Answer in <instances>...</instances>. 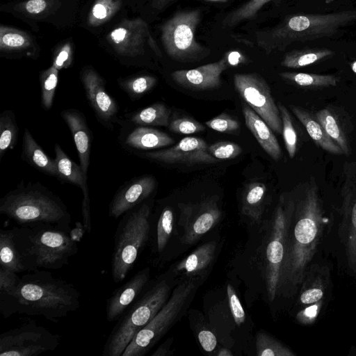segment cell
Listing matches in <instances>:
<instances>
[{"instance_id": "obj_56", "label": "cell", "mask_w": 356, "mask_h": 356, "mask_svg": "<svg viewBox=\"0 0 356 356\" xmlns=\"http://www.w3.org/2000/svg\"><path fill=\"white\" fill-rule=\"evenodd\" d=\"M350 355L356 356V347L350 351Z\"/></svg>"}, {"instance_id": "obj_13", "label": "cell", "mask_w": 356, "mask_h": 356, "mask_svg": "<svg viewBox=\"0 0 356 356\" xmlns=\"http://www.w3.org/2000/svg\"><path fill=\"white\" fill-rule=\"evenodd\" d=\"M330 270L323 264H311L299 287V309L296 321L301 325L314 324L327 300L330 284Z\"/></svg>"}, {"instance_id": "obj_47", "label": "cell", "mask_w": 356, "mask_h": 356, "mask_svg": "<svg viewBox=\"0 0 356 356\" xmlns=\"http://www.w3.org/2000/svg\"><path fill=\"white\" fill-rule=\"evenodd\" d=\"M19 279L18 273L0 267V296L11 293L16 287Z\"/></svg>"}, {"instance_id": "obj_37", "label": "cell", "mask_w": 356, "mask_h": 356, "mask_svg": "<svg viewBox=\"0 0 356 356\" xmlns=\"http://www.w3.org/2000/svg\"><path fill=\"white\" fill-rule=\"evenodd\" d=\"M156 81L154 76L143 74L122 79L118 84L131 99H136L150 91Z\"/></svg>"}, {"instance_id": "obj_26", "label": "cell", "mask_w": 356, "mask_h": 356, "mask_svg": "<svg viewBox=\"0 0 356 356\" xmlns=\"http://www.w3.org/2000/svg\"><path fill=\"white\" fill-rule=\"evenodd\" d=\"M54 152L56 154L54 161L58 173V179L76 185L83 191V199L90 200L87 176L84 174L81 165L72 161L59 145H55Z\"/></svg>"}, {"instance_id": "obj_16", "label": "cell", "mask_w": 356, "mask_h": 356, "mask_svg": "<svg viewBox=\"0 0 356 356\" xmlns=\"http://www.w3.org/2000/svg\"><path fill=\"white\" fill-rule=\"evenodd\" d=\"M86 98L98 120L109 128L117 119L119 106L108 95L102 77L92 68L86 67L81 74Z\"/></svg>"}, {"instance_id": "obj_24", "label": "cell", "mask_w": 356, "mask_h": 356, "mask_svg": "<svg viewBox=\"0 0 356 356\" xmlns=\"http://www.w3.org/2000/svg\"><path fill=\"white\" fill-rule=\"evenodd\" d=\"M22 157L28 164L50 176L58 177L54 159H51L25 128L22 140Z\"/></svg>"}, {"instance_id": "obj_15", "label": "cell", "mask_w": 356, "mask_h": 356, "mask_svg": "<svg viewBox=\"0 0 356 356\" xmlns=\"http://www.w3.org/2000/svg\"><path fill=\"white\" fill-rule=\"evenodd\" d=\"M209 145L200 138L186 137L172 147L144 154V157L167 164L215 163L220 160L208 150Z\"/></svg>"}, {"instance_id": "obj_10", "label": "cell", "mask_w": 356, "mask_h": 356, "mask_svg": "<svg viewBox=\"0 0 356 356\" xmlns=\"http://www.w3.org/2000/svg\"><path fill=\"white\" fill-rule=\"evenodd\" d=\"M294 211V200L281 196L273 215L265 250V280L269 301L280 293L288 232Z\"/></svg>"}, {"instance_id": "obj_50", "label": "cell", "mask_w": 356, "mask_h": 356, "mask_svg": "<svg viewBox=\"0 0 356 356\" xmlns=\"http://www.w3.org/2000/svg\"><path fill=\"white\" fill-rule=\"evenodd\" d=\"M48 0H29L24 3V8L29 14H39L44 11L49 5Z\"/></svg>"}, {"instance_id": "obj_57", "label": "cell", "mask_w": 356, "mask_h": 356, "mask_svg": "<svg viewBox=\"0 0 356 356\" xmlns=\"http://www.w3.org/2000/svg\"><path fill=\"white\" fill-rule=\"evenodd\" d=\"M316 1H323L325 3H330V2L333 1L334 0H316Z\"/></svg>"}, {"instance_id": "obj_1", "label": "cell", "mask_w": 356, "mask_h": 356, "mask_svg": "<svg viewBox=\"0 0 356 356\" xmlns=\"http://www.w3.org/2000/svg\"><path fill=\"white\" fill-rule=\"evenodd\" d=\"M327 221L318 186L312 179L303 193L294 200L280 293L293 296L298 291L312 264Z\"/></svg>"}, {"instance_id": "obj_6", "label": "cell", "mask_w": 356, "mask_h": 356, "mask_svg": "<svg viewBox=\"0 0 356 356\" xmlns=\"http://www.w3.org/2000/svg\"><path fill=\"white\" fill-rule=\"evenodd\" d=\"M150 220L149 202H143L122 216L115 232L111 259V275L115 284L125 279L148 243Z\"/></svg>"}, {"instance_id": "obj_45", "label": "cell", "mask_w": 356, "mask_h": 356, "mask_svg": "<svg viewBox=\"0 0 356 356\" xmlns=\"http://www.w3.org/2000/svg\"><path fill=\"white\" fill-rule=\"evenodd\" d=\"M168 126L172 132L182 134H192L205 130L204 125L187 117L173 120Z\"/></svg>"}, {"instance_id": "obj_42", "label": "cell", "mask_w": 356, "mask_h": 356, "mask_svg": "<svg viewBox=\"0 0 356 356\" xmlns=\"http://www.w3.org/2000/svg\"><path fill=\"white\" fill-rule=\"evenodd\" d=\"M280 115L282 121V134L285 147L289 156L293 158L297 147V135L293 127L291 115L287 108L281 102H278Z\"/></svg>"}, {"instance_id": "obj_48", "label": "cell", "mask_w": 356, "mask_h": 356, "mask_svg": "<svg viewBox=\"0 0 356 356\" xmlns=\"http://www.w3.org/2000/svg\"><path fill=\"white\" fill-rule=\"evenodd\" d=\"M72 62V50L71 45L67 43L63 46L55 54L52 66L58 70L67 68Z\"/></svg>"}, {"instance_id": "obj_25", "label": "cell", "mask_w": 356, "mask_h": 356, "mask_svg": "<svg viewBox=\"0 0 356 356\" xmlns=\"http://www.w3.org/2000/svg\"><path fill=\"white\" fill-rule=\"evenodd\" d=\"M174 140L161 130L139 126L130 131L124 139V144L136 149H151L167 147L174 143Z\"/></svg>"}, {"instance_id": "obj_11", "label": "cell", "mask_w": 356, "mask_h": 356, "mask_svg": "<svg viewBox=\"0 0 356 356\" xmlns=\"http://www.w3.org/2000/svg\"><path fill=\"white\" fill-rule=\"evenodd\" d=\"M59 343L57 334L30 323L0 334V356H35L54 350Z\"/></svg>"}, {"instance_id": "obj_49", "label": "cell", "mask_w": 356, "mask_h": 356, "mask_svg": "<svg viewBox=\"0 0 356 356\" xmlns=\"http://www.w3.org/2000/svg\"><path fill=\"white\" fill-rule=\"evenodd\" d=\"M198 340L202 348L207 352L213 351L216 346V336L209 330H202L198 333Z\"/></svg>"}, {"instance_id": "obj_19", "label": "cell", "mask_w": 356, "mask_h": 356, "mask_svg": "<svg viewBox=\"0 0 356 356\" xmlns=\"http://www.w3.org/2000/svg\"><path fill=\"white\" fill-rule=\"evenodd\" d=\"M225 56L220 60L191 70L173 72L171 77L182 88L191 90H207L221 85V74L228 67Z\"/></svg>"}, {"instance_id": "obj_30", "label": "cell", "mask_w": 356, "mask_h": 356, "mask_svg": "<svg viewBox=\"0 0 356 356\" xmlns=\"http://www.w3.org/2000/svg\"><path fill=\"white\" fill-rule=\"evenodd\" d=\"M0 267L17 273L26 271L14 242L12 229L0 230Z\"/></svg>"}, {"instance_id": "obj_23", "label": "cell", "mask_w": 356, "mask_h": 356, "mask_svg": "<svg viewBox=\"0 0 356 356\" xmlns=\"http://www.w3.org/2000/svg\"><path fill=\"white\" fill-rule=\"evenodd\" d=\"M216 248L214 241L204 243L181 260L176 270L189 277L203 275L213 262Z\"/></svg>"}, {"instance_id": "obj_32", "label": "cell", "mask_w": 356, "mask_h": 356, "mask_svg": "<svg viewBox=\"0 0 356 356\" xmlns=\"http://www.w3.org/2000/svg\"><path fill=\"white\" fill-rule=\"evenodd\" d=\"M19 128L13 111L7 109L0 115V159L17 143Z\"/></svg>"}, {"instance_id": "obj_36", "label": "cell", "mask_w": 356, "mask_h": 356, "mask_svg": "<svg viewBox=\"0 0 356 356\" xmlns=\"http://www.w3.org/2000/svg\"><path fill=\"white\" fill-rule=\"evenodd\" d=\"M315 116L326 134L343 150V154L348 155L350 153V149L347 140L330 111L327 108L321 109L316 113Z\"/></svg>"}, {"instance_id": "obj_27", "label": "cell", "mask_w": 356, "mask_h": 356, "mask_svg": "<svg viewBox=\"0 0 356 356\" xmlns=\"http://www.w3.org/2000/svg\"><path fill=\"white\" fill-rule=\"evenodd\" d=\"M290 108L316 145L332 154H344L343 150L326 134L318 120L308 111L296 106H290Z\"/></svg>"}, {"instance_id": "obj_41", "label": "cell", "mask_w": 356, "mask_h": 356, "mask_svg": "<svg viewBox=\"0 0 356 356\" xmlns=\"http://www.w3.org/2000/svg\"><path fill=\"white\" fill-rule=\"evenodd\" d=\"M120 7V0H96L88 15L89 24L96 26L105 23Z\"/></svg>"}, {"instance_id": "obj_22", "label": "cell", "mask_w": 356, "mask_h": 356, "mask_svg": "<svg viewBox=\"0 0 356 356\" xmlns=\"http://www.w3.org/2000/svg\"><path fill=\"white\" fill-rule=\"evenodd\" d=\"M243 114L247 128L261 148L274 161H279L282 149L273 131L248 104H243Z\"/></svg>"}, {"instance_id": "obj_29", "label": "cell", "mask_w": 356, "mask_h": 356, "mask_svg": "<svg viewBox=\"0 0 356 356\" xmlns=\"http://www.w3.org/2000/svg\"><path fill=\"white\" fill-rule=\"evenodd\" d=\"M335 52L327 48H305L286 53L281 65L288 68H300L332 56Z\"/></svg>"}, {"instance_id": "obj_8", "label": "cell", "mask_w": 356, "mask_h": 356, "mask_svg": "<svg viewBox=\"0 0 356 356\" xmlns=\"http://www.w3.org/2000/svg\"><path fill=\"white\" fill-rule=\"evenodd\" d=\"M195 289L193 277L178 284L163 308L133 337L122 356L146 355L179 319Z\"/></svg>"}, {"instance_id": "obj_18", "label": "cell", "mask_w": 356, "mask_h": 356, "mask_svg": "<svg viewBox=\"0 0 356 356\" xmlns=\"http://www.w3.org/2000/svg\"><path fill=\"white\" fill-rule=\"evenodd\" d=\"M156 188L152 175L136 177L122 186L114 195L108 207V216L117 219L147 200Z\"/></svg>"}, {"instance_id": "obj_2", "label": "cell", "mask_w": 356, "mask_h": 356, "mask_svg": "<svg viewBox=\"0 0 356 356\" xmlns=\"http://www.w3.org/2000/svg\"><path fill=\"white\" fill-rule=\"evenodd\" d=\"M79 305L80 293L74 286L45 269L19 276L15 289L0 296V312L6 318L19 314L42 316L57 323Z\"/></svg>"}, {"instance_id": "obj_51", "label": "cell", "mask_w": 356, "mask_h": 356, "mask_svg": "<svg viewBox=\"0 0 356 356\" xmlns=\"http://www.w3.org/2000/svg\"><path fill=\"white\" fill-rule=\"evenodd\" d=\"M228 65L236 66L247 62L246 58L239 52L233 51L225 55Z\"/></svg>"}, {"instance_id": "obj_39", "label": "cell", "mask_w": 356, "mask_h": 356, "mask_svg": "<svg viewBox=\"0 0 356 356\" xmlns=\"http://www.w3.org/2000/svg\"><path fill=\"white\" fill-rule=\"evenodd\" d=\"M58 71L51 65L40 74L41 104L44 110H49L52 107L58 84Z\"/></svg>"}, {"instance_id": "obj_20", "label": "cell", "mask_w": 356, "mask_h": 356, "mask_svg": "<svg viewBox=\"0 0 356 356\" xmlns=\"http://www.w3.org/2000/svg\"><path fill=\"white\" fill-rule=\"evenodd\" d=\"M150 277V268H143L116 289L106 301L105 314L108 322L117 321L145 289Z\"/></svg>"}, {"instance_id": "obj_40", "label": "cell", "mask_w": 356, "mask_h": 356, "mask_svg": "<svg viewBox=\"0 0 356 356\" xmlns=\"http://www.w3.org/2000/svg\"><path fill=\"white\" fill-rule=\"evenodd\" d=\"M270 1L272 0H250L229 13L222 22L223 26L232 27L244 20L252 18Z\"/></svg>"}, {"instance_id": "obj_35", "label": "cell", "mask_w": 356, "mask_h": 356, "mask_svg": "<svg viewBox=\"0 0 356 356\" xmlns=\"http://www.w3.org/2000/svg\"><path fill=\"white\" fill-rule=\"evenodd\" d=\"M33 44L30 35L22 31L1 25L0 27V49L1 51H19Z\"/></svg>"}, {"instance_id": "obj_4", "label": "cell", "mask_w": 356, "mask_h": 356, "mask_svg": "<svg viewBox=\"0 0 356 356\" xmlns=\"http://www.w3.org/2000/svg\"><path fill=\"white\" fill-rule=\"evenodd\" d=\"M0 213L19 226L49 223L68 232L71 216L62 200L39 182L17 186L0 199Z\"/></svg>"}, {"instance_id": "obj_46", "label": "cell", "mask_w": 356, "mask_h": 356, "mask_svg": "<svg viewBox=\"0 0 356 356\" xmlns=\"http://www.w3.org/2000/svg\"><path fill=\"white\" fill-rule=\"evenodd\" d=\"M227 295L232 317L236 324L240 326L245 320V314L234 287L230 284L227 286Z\"/></svg>"}, {"instance_id": "obj_14", "label": "cell", "mask_w": 356, "mask_h": 356, "mask_svg": "<svg viewBox=\"0 0 356 356\" xmlns=\"http://www.w3.org/2000/svg\"><path fill=\"white\" fill-rule=\"evenodd\" d=\"M220 217L221 211L213 198L185 207L179 222L184 229L182 243L191 245L197 241L218 222Z\"/></svg>"}, {"instance_id": "obj_43", "label": "cell", "mask_w": 356, "mask_h": 356, "mask_svg": "<svg viewBox=\"0 0 356 356\" xmlns=\"http://www.w3.org/2000/svg\"><path fill=\"white\" fill-rule=\"evenodd\" d=\"M209 152L219 160L233 159L242 153V148L232 141H220L209 146Z\"/></svg>"}, {"instance_id": "obj_31", "label": "cell", "mask_w": 356, "mask_h": 356, "mask_svg": "<svg viewBox=\"0 0 356 356\" xmlns=\"http://www.w3.org/2000/svg\"><path fill=\"white\" fill-rule=\"evenodd\" d=\"M170 110L161 102L154 103L129 115V120L140 126L166 127L170 124Z\"/></svg>"}, {"instance_id": "obj_21", "label": "cell", "mask_w": 356, "mask_h": 356, "mask_svg": "<svg viewBox=\"0 0 356 356\" xmlns=\"http://www.w3.org/2000/svg\"><path fill=\"white\" fill-rule=\"evenodd\" d=\"M60 115L70 130L78 152L80 165L87 176L90 165L91 132L85 116L80 111L72 108L63 110Z\"/></svg>"}, {"instance_id": "obj_34", "label": "cell", "mask_w": 356, "mask_h": 356, "mask_svg": "<svg viewBox=\"0 0 356 356\" xmlns=\"http://www.w3.org/2000/svg\"><path fill=\"white\" fill-rule=\"evenodd\" d=\"M174 226V213L169 207L161 211L154 227V248L158 254L162 253L171 237Z\"/></svg>"}, {"instance_id": "obj_55", "label": "cell", "mask_w": 356, "mask_h": 356, "mask_svg": "<svg viewBox=\"0 0 356 356\" xmlns=\"http://www.w3.org/2000/svg\"><path fill=\"white\" fill-rule=\"evenodd\" d=\"M352 70L356 73V61L353 62L351 65Z\"/></svg>"}, {"instance_id": "obj_44", "label": "cell", "mask_w": 356, "mask_h": 356, "mask_svg": "<svg viewBox=\"0 0 356 356\" xmlns=\"http://www.w3.org/2000/svg\"><path fill=\"white\" fill-rule=\"evenodd\" d=\"M210 129L222 133L231 134L239 129V123L227 113H222L205 122Z\"/></svg>"}, {"instance_id": "obj_12", "label": "cell", "mask_w": 356, "mask_h": 356, "mask_svg": "<svg viewBox=\"0 0 356 356\" xmlns=\"http://www.w3.org/2000/svg\"><path fill=\"white\" fill-rule=\"evenodd\" d=\"M234 87L244 102L259 115L275 133H282V121L266 81L257 73L234 75Z\"/></svg>"}, {"instance_id": "obj_28", "label": "cell", "mask_w": 356, "mask_h": 356, "mask_svg": "<svg viewBox=\"0 0 356 356\" xmlns=\"http://www.w3.org/2000/svg\"><path fill=\"white\" fill-rule=\"evenodd\" d=\"M266 186L261 182H252L245 188L241 198V211L252 222L261 221L265 204Z\"/></svg>"}, {"instance_id": "obj_3", "label": "cell", "mask_w": 356, "mask_h": 356, "mask_svg": "<svg viewBox=\"0 0 356 356\" xmlns=\"http://www.w3.org/2000/svg\"><path fill=\"white\" fill-rule=\"evenodd\" d=\"M12 230L26 271L60 269L78 252L70 233L52 224L14 227Z\"/></svg>"}, {"instance_id": "obj_9", "label": "cell", "mask_w": 356, "mask_h": 356, "mask_svg": "<svg viewBox=\"0 0 356 356\" xmlns=\"http://www.w3.org/2000/svg\"><path fill=\"white\" fill-rule=\"evenodd\" d=\"M201 19L199 10L176 13L161 26V41L167 54L181 63L200 61L210 50L196 41L195 33Z\"/></svg>"}, {"instance_id": "obj_17", "label": "cell", "mask_w": 356, "mask_h": 356, "mask_svg": "<svg viewBox=\"0 0 356 356\" xmlns=\"http://www.w3.org/2000/svg\"><path fill=\"white\" fill-rule=\"evenodd\" d=\"M108 38L118 54L128 57L141 54L146 42L154 43L147 23L140 18L124 20Z\"/></svg>"}, {"instance_id": "obj_7", "label": "cell", "mask_w": 356, "mask_h": 356, "mask_svg": "<svg viewBox=\"0 0 356 356\" xmlns=\"http://www.w3.org/2000/svg\"><path fill=\"white\" fill-rule=\"evenodd\" d=\"M170 285L161 279L135 300L117 320L104 344V356H122L136 334L147 325L169 299Z\"/></svg>"}, {"instance_id": "obj_52", "label": "cell", "mask_w": 356, "mask_h": 356, "mask_svg": "<svg viewBox=\"0 0 356 356\" xmlns=\"http://www.w3.org/2000/svg\"><path fill=\"white\" fill-rule=\"evenodd\" d=\"M175 0H152V6L158 10L165 8L168 4L175 1ZM210 1H225L227 0H207Z\"/></svg>"}, {"instance_id": "obj_38", "label": "cell", "mask_w": 356, "mask_h": 356, "mask_svg": "<svg viewBox=\"0 0 356 356\" xmlns=\"http://www.w3.org/2000/svg\"><path fill=\"white\" fill-rule=\"evenodd\" d=\"M257 356H295L296 353L277 339L266 332L256 335Z\"/></svg>"}, {"instance_id": "obj_5", "label": "cell", "mask_w": 356, "mask_h": 356, "mask_svg": "<svg viewBox=\"0 0 356 356\" xmlns=\"http://www.w3.org/2000/svg\"><path fill=\"white\" fill-rule=\"evenodd\" d=\"M356 22V8L325 14H298L286 17L276 26L257 33V42L267 54L283 51L296 42L330 37Z\"/></svg>"}, {"instance_id": "obj_53", "label": "cell", "mask_w": 356, "mask_h": 356, "mask_svg": "<svg viewBox=\"0 0 356 356\" xmlns=\"http://www.w3.org/2000/svg\"><path fill=\"white\" fill-rule=\"evenodd\" d=\"M168 346L166 343L160 346L152 354V356H165L169 355Z\"/></svg>"}, {"instance_id": "obj_33", "label": "cell", "mask_w": 356, "mask_h": 356, "mask_svg": "<svg viewBox=\"0 0 356 356\" xmlns=\"http://www.w3.org/2000/svg\"><path fill=\"white\" fill-rule=\"evenodd\" d=\"M280 76L284 80L301 87L336 86L338 77L332 74H317L303 72H284Z\"/></svg>"}, {"instance_id": "obj_54", "label": "cell", "mask_w": 356, "mask_h": 356, "mask_svg": "<svg viewBox=\"0 0 356 356\" xmlns=\"http://www.w3.org/2000/svg\"><path fill=\"white\" fill-rule=\"evenodd\" d=\"M217 355L218 356H232L233 354L229 350H228L227 348H222L218 352Z\"/></svg>"}]
</instances>
